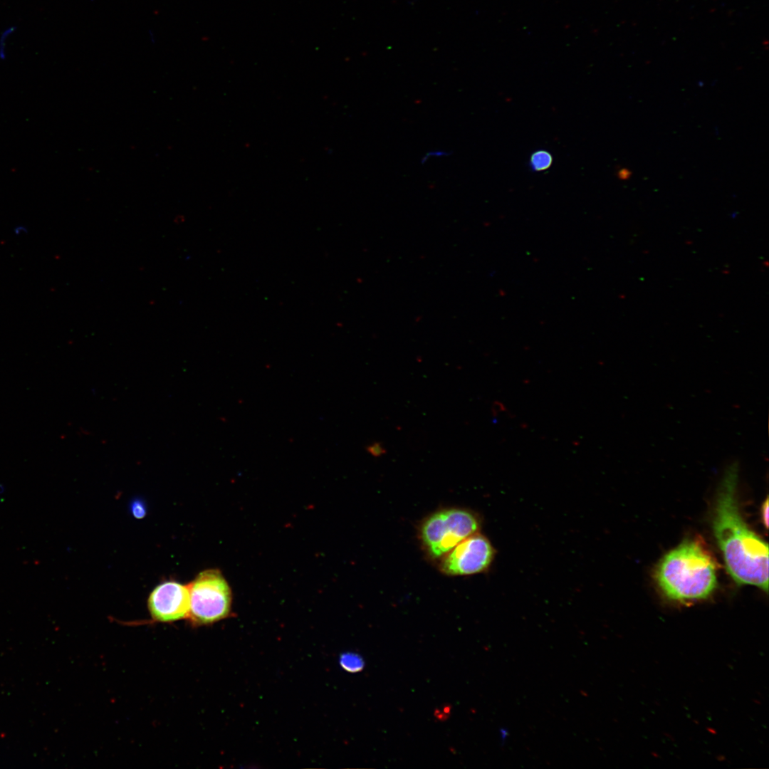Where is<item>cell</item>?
<instances>
[{
    "mask_svg": "<svg viewBox=\"0 0 769 769\" xmlns=\"http://www.w3.org/2000/svg\"><path fill=\"white\" fill-rule=\"evenodd\" d=\"M14 234L16 235H19V234H21L23 233H27V229L24 226L21 225V226H17L16 227H15L14 229Z\"/></svg>",
    "mask_w": 769,
    "mask_h": 769,
    "instance_id": "14",
    "label": "cell"
},
{
    "mask_svg": "<svg viewBox=\"0 0 769 769\" xmlns=\"http://www.w3.org/2000/svg\"><path fill=\"white\" fill-rule=\"evenodd\" d=\"M479 528V520L471 512L460 508L445 509L431 514L424 521L421 538L429 555L439 558L478 532Z\"/></svg>",
    "mask_w": 769,
    "mask_h": 769,
    "instance_id": "4",
    "label": "cell"
},
{
    "mask_svg": "<svg viewBox=\"0 0 769 769\" xmlns=\"http://www.w3.org/2000/svg\"><path fill=\"white\" fill-rule=\"evenodd\" d=\"M5 491H6V488H5L4 485L2 484V483H0V502H1L2 500H3V497H4V494Z\"/></svg>",
    "mask_w": 769,
    "mask_h": 769,
    "instance_id": "15",
    "label": "cell"
},
{
    "mask_svg": "<svg viewBox=\"0 0 769 769\" xmlns=\"http://www.w3.org/2000/svg\"><path fill=\"white\" fill-rule=\"evenodd\" d=\"M739 466L733 462L718 486L713 532L728 574L738 585L768 592V544L755 533L741 516L737 496Z\"/></svg>",
    "mask_w": 769,
    "mask_h": 769,
    "instance_id": "1",
    "label": "cell"
},
{
    "mask_svg": "<svg viewBox=\"0 0 769 769\" xmlns=\"http://www.w3.org/2000/svg\"><path fill=\"white\" fill-rule=\"evenodd\" d=\"M132 515L138 519L143 518L147 513V506L142 499L136 498L132 500L130 506Z\"/></svg>",
    "mask_w": 769,
    "mask_h": 769,
    "instance_id": "11",
    "label": "cell"
},
{
    "mask_svg": "<svg viewBox=\"0 0 769 769\" xmlns=\"http://www.w3.org/2000/svg\"><path fill=\"white\" fill-rule=\"evenodd\" d=\"M656 582L670 601L689 604L708 598L717 587V565L699 540L689 539L666 553L655 570Z\"/></svg>",
    "mask_w": 769,
    "mask_h": 769,
    "instance_id": "2",
    "label": "cell"
},
{
    "mask_svg": "<svg viewBox=\"0 0 769 769\" xmlns=\"http://www.w3.org/2000/svg\"><path fill=\"white\" fill-rule=\"evenodd\" d=\"M340 664L347 672L356 673L362 671L365 666L363 658L354 652L343 653L340 656Z\"/></svg>",
    "mask_w": 769,
    "mask_h": 769,
    "instance_id": "7",
    "label": "cell"
},
{
    "mask_svg": "<svg viewBox=\"0 0 769 769\" xmlns=\"http://www.w3.org/2000/svg\"><path fill=\"white\" fill-rule=\"evenodd\" d=\"M366 451L373 457H380L387 454V449L381 441H373L365 446Z\"/></svg>",
    "mask_w": 769,
    "mask_h": 769,
    "instance_id": "12",
    "label": "cell"
},
{
    "mask_svg": "<svg viewBox=\"0 0 769 769\" xmlns=\"http://www.w3.org/2000/svg\"><path fill=\"white\" fill-rule=\"evenodd\" d=\"M188 585L190 605L187 618L193 625L211 624L229 615L231 590L219 570H203Z\"/></svg>",
    "mask_w": 769,
    "mask_h": 769,
    "instance_id": "3",
    "label": "cell"
},
{
    "mask_svg": "<svg viewBox=\"0 0 769 769\" xmlns=\"http://www.w3.org/2000/svg\"><path fill=\"white\" fill-rule=\"evenodd\" d=\"M552 162V155L545 150L534 152L530 157V166L533 171L545 170L551 166Z\"/></svg>",
    "mask_w": 769,
    "mask_h": 769,
    "instance_id": "8",
    "label": "cell"
},
{
    "mask_svg": "<svg viewBox=\"0 0 769 769\" xmlns=\"http://www.w3.org/2000/svg\"><path fill=\"white\" fill-rule=\"evenodd\" d=\"M190 605L189 585L167 580L157 585L148 597L151 617L159 622H172L187 617Z\"/></svg>",
    "mask_w": 769,
    "mask_h": 769,
    "instance_id": "6",
    "label": "cell"
},
{
    "mask_svg": "<svg viewBox=\"0 0 769 769\" xmlns=\"http://www.w3.org/2000/svg\"><path fill=\"white\" fill-rule=\"evenodd\" d=\"M407 443L411 450L424 449L428 443L427 433L423 429L414 428L408 433Z\"/></svg>",
    "mask_w": 769,
    "mask_h": 769,
    "instance_id": "9",
    "label": "cell"
},
{
    "mask_svg": "<svg viewBox=\"0 0 769 769\" xmlns=\"http://www.w3.org/2000/svg\"><path fill=\"white\" fill-rule=\"evenodd\" d=\"M496 550L489 540L478 532L466 538L442 559L440 570L448 575H469L488 570Z\"/></svg>",
    "mask_w": 769,
    "mask_h": 769,
    "instance_id": "5",
    "label": "cell"
},
{
    "mask_svg": "<svg viewBox=\"0 0 769 769\" xmlns=\"http://www.w3.org/2000/svg\"><path fill=\"white\" fill-rule=\"evenodd\" d=\"M16 27L10 26L4 28L0 33V60L6 58V45L9 38L15 32Z\"/></svg>",
    "mask_w": 769,
    "mask_h": 769,
    "instance_id": "10",
    "label": "cell"
},
{
    "mask_svg": "<svg viewBox=\"0 0 769 769\" xmlns=\"http://www.w3.org/2000/svg\"><path fill=\"white\" fill-rule=\"evenodd\" d=\"M761 516H762L763 523L764 525L765 526V528H768V498H766L765 502L763 503V506H762V508H761Z\"/></svg>",
    "mask_w": 769,
    "mask_h": 769,
    "instance_id": "13",
    "label": "cell"
}]
</instances>
